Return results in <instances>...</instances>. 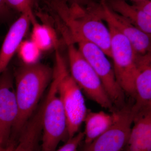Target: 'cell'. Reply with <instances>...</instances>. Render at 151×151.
<instances>
[{
	"label": "cell",
	"mask_w": 151,
	"mask_h": 151,
	"mask_svg": "<svg viewBox=\"0 0 151 151\" xmlns=\"http://www.w3.org/2000/svg\"><path fill=\"white\" fill-rule=\"evenodd\" d=\"M31 40L41 51L58 48L59 41L54 29L47 24L35 23L32 24Z\"/></svg>",
	"instance_id": "e0dca14e"
},
{
	"label": "cell",
	"mask_w": 151,
	"mask_h": 151,
	"mask_svg": "<svg viewBox=\"0 0 151 151\" xmlns=\"http://www.w3.org/2000/svg\"><path fill=\"white\" fill-rule=\"evenodd\" d=\"M9 8L21 14H26L30 18L31 24L37 22L33 11L34 0H5Z\"/></svg>",
	"instance_id": "d6986e66"
},
{
	"label": "cell",
	"mask_w": 151,
	"mask_h": 151,
	"mask_svg": "<svg viewBox=\"0 0 151 151\" xmlns=\"http://www.w3.org/2000/svg\"><path fill=\"white\" fill-rule=\"evenodd\" d=\"M134 84V102L132 105L133 116L151 109V53H136Z\"/></svg>",
	"instance_id": "8fae6325"
},
{
	"label": "cell",
	"mask_w": 151,
	"mask_h": 151,
	"mask_svg": "<svg viewBox=\"0 0 151 151\" xmlns=\"http://www.w3.org/2000/svg\"><path fill=\"white\" fill-rule=\"evenodd\" d=\"M17 52L24 64H33L38 62L41 50L31 40L23 41Z\"/></svg>",
	"instance_id": "ac0fdd59"
},
{
	"label": "cell",
	"mask_w": 151,
	"mask_h": 151,
	"mask_svg": "<svg viewBox=\"0 0 151 151\" xmlns=\"http://www.w3.org/2000/svg\"><path fill=\"white\" fill-rule=\"evenodd\" d=\"M67 47L70 73L82 92L90 100L111 112L116 111L101 80L71 40L62 24L57 26Z\"/></svg>",
	"instance_id": "277c9868"
},
{
	"label": "cell",
	"mask_w": 151,
	"mask_h": 151,
	"mask_svg": "<svg viewBox=\"0 0 151 151\" xmlns=\"http://www.w3.org/2000/svg\"><path fill=\"white\" fill-rule=\"evenodd\" d=\"M108 7L149 35H151V16L147 15L125 0H105Z\"/></svg>",
	"instance_id": "9a60e30c"
},
{
	"label": "cell",
	"mask_w": 151,
	"mask_h": 151,
	"mask_svg": "<svg viewBox=\"0 0 151 151\" xmlns=\"http://www.w3.org/2000/svg\"><path fill=\"white\" fill-rule=\"evenodd\" d=\"M125 151H151V109L134 116Z\"/></svg>",
	"instance_id": "4fadbf2b"
},
{
	"label": "cell",
	"mask_w": 151,
	"mask_h": 151,
	"mask_svg": "<svg viewBox=\"0 0 151 151\" xmlns=\"http://www.w3.org/2000/svg\"><path fill=\"white\" fill-rule=\"evenodd\" d=\"M10 10L5 0H0V20L5 19L8 17L10 14Z\"/></svg>",
	"instance_id": "7402d4cb"
},
{
	"label": "cell",
	"mask_w": 151,
	"mask_h": 151,
	"mask_svg": "<svg viewBox=\"0 0 151 151\" xmlns=\"http://www.w3.org/2000/svg\"><path fill=\"white\" fill-rule=\"evenodd\" d=\"M132 2L136 1H140V0H131Z\"/></svg>",
	"instance_id": "d4e9b609"
},
{
	"label": "cell",
	"mask_w": 151,
	"mask_h": 151,
	"mask_svg": "<svg viewBox=\"0 0 151 151\" xmlns=\"http://www.w3.org/2000/svg\"><path fill=\"white\" fill-rule=\"evenodd\" d=\"M46 3L70 35L94 44L111 58V33L101 16L100 3L87 6L68 5L60 0H46Z\"/></svg>",
	"instance_id": "6da1fadb"
},
{
	"label": "cell",
	"mask_w": 151,
	"mask_h": 151,
	"mask_svg": "<svg viewBox=\"0 0 151 151\" xmlns=\"http://www.w3.org/2000/svg\"><path fill=\"white\" fill-rule=\"evenodd\" d=\"M133 2L132 4L139 10L151 16V0H140Z\"/></svg>",
	"instance_id": "44dd1931"
},
{
	"label": "cell",
	"mask_w": 151,
	"mask_h": 151,
	"mask_svg": "<svg viewBox=\"0 0 151 151\" xmlns=\"http://www.w3.org/2000/svg\"><path fill=\"white\" fill-rule=\"evenodd\" d=\"M43 103L25 125L11 151H37L41 139Z\"/></svg>",
	"instance_id": "5bb4252c"
},
{
	"label": "cell",
	"mask_w": 151,
	"mask_h": 151,
	"mask_svg": "<svg viewBox=\"0 0 151 151\" xmlns=\"http://www.w3.org/2000/svg\"><path fill=\"white\" fill-rule=\"evenodd\" d=\"M0 151H9L6 149H4L3 148L0 147Z\"/></svg>",
	"instance_id": "cb8c5ba5"
},
{
	"label": "cell",
	"mask_w": 151,
	"mask_h": 151,
	"mask_svg": "<svg viewBox=\"0 0 151 151\" xmlns=\"http://www.w3.org/2000/svg\"><path fill=\"white\" fill-rule=\"evenodd\" d=\"M31 24L30 17L26 14H21L10 27L0 50V74L8 68Z\"/></svg>",
	"instance_id": "7c38bea8"
},
{
	"label": "cell",
	"mask_w": 151,
	"mask_h": 151,
	"mask_svg": "<svg viewBox=\"0 0 151 151\" xmlns=\"http://www.w3.org/2000/svg\"><path fill=\"white\" fill-rule=\"evenodd\" d=\"M68 33L97 73L114 108L116 110L123 108L127 105L126 95L117 81L113 65L108 56L94 44Z\"/></svg>",
	"instance_id": "5b68a950"
},
{
	"label": "cell",
	"mask_w": 151,
	"mask_h": 151,
	"mask_svg": "<svg viewBox=\"0 0 151 151\" xmlns=\"http://www.w3.org/2000/svg\"><path fill=\"white\" fill-rule=\"evenodd\" d=\"M63 2L66 3L68 5L77 4L82 6H87L92 4L94 2L92 0H60Z\"/></svg>",
	"instance_id": "603a6c76"
},
{
	"label": "cell",
	"mask_w": 151,
	"mask_h": 151,
	"mask_svg": "<svg viewBox=\"0 0 151 151\" xmlns=\"http://www.w3.org/2000/svg\"><path fill=\"white\" fill-rule=\"evenodd\" d=\"M125 151V150H124V151Z\"/></svg>",
	"instance_id": "484cf974"
},
{
	"label": "cell",
	"mask_w": 151,
	"mask_h": 151,
	"mask_svg": "<svg viewBox=\"0 0 151 151\" xmlns=\"http://www.w3.org/2000/svg\"><path fill=\"white\" fill-rule=\"evenodd\" d=\"M84 132H79L73 137L68 139L65 144L55 151H78L84 139Z\"/></svg>",
	"instance_id": "ffe728a7"
},
{
	"label": "cell",
	"mask_w": 151,
	"mask_h": 151,
	"mask_svg": "<svg viewBox=\"0 0 151 151\" xmlns=\"http://www.w3.org/2000/svg\"><path fill=\"white\" fill-rule=\"evenodd\" d=\"M101 16L104 21L111 24L129 41L137 54L151 52V35L135 27L124 17L111 9L105 0H101Z\"/></svg>",
	"instance_id": "30bf717a"
},
{
	"label": "cell",
	"mask_w": 151,
	"mask_h": 151,
	"mask_svg": "<svg viewBox=\"0 0 151 151\" xmlns=\"http://www.w3.org/2000/svg\"><path fill=\"white\" fill-rule=\"evenodd\" d=\"M132 104L115 111L116 118L111 127L81 151H123L127 145L133 125Z\"/></svg>",
	"instance_id": "ba28073f"
},
{
	"label": "cell",
	"mask_w": 151,
	"mask_h": 151,
	"mask_svg": "<svg viewBox=\"0 0 151 151\" xmlns=\"http://www.w3.org/2000/svg\"><path fill=\"white\" fill-rule=\"evenodd\" d=\"M43 102L40 151H55L61 141L65 138L68 139L67 124L53 76Z\"/></svg>",
	"instance_id": "8992f818"
},
{
	"label": "cell",
	"mask_w": 151,
	"mask_h": 151,
	"mask_svg": "<svg viewBox=\"0 0 151 151\" xmlns=\"http://www.w3.org/2000/svg\"><path fill=\"white\" fill-rule=\"evenodd\" d=\"M53 73L52 68L38 62L24 63L16 70L14 82L19 113L10 145H15L22 130L35 112L44 93L51 83Z\"/></svg>",
	"instance_id": "7a4b0ae2"
},
{
	"label": "cell",
	"mask_w": 151,
	"mask_h": 151,
	"mask_svg": "<svg viewBox=\"0 0 151 151\" xmlns=\"http://www.w3.org/2000/svg\"><path fill=\"white\" fill-rule=\"evenodd\" d=\"M116 118L115 111L111 114L103 111L94 112L88 110L84 119L85 130L83 142L84 145L91 143L109 129Z\"/></svg>",
	"instance_id": "2e32d148"
},
{
	"label": "cell",
	"mask_w": 151,
	"mask_h": 151,
	"mask_svg": "<svg viewBox=\"0 0 151 151\" xmlns=\"http://www.w3.org/2000/svg\"><path fill=\"white\" fill-rule=\"evenodd\" d=\"M55 57L53 76L56 80L57 90L66 116L68 139L79 132L88 110L83 92L70 75L65 60L58 50Z\"/></svg>",
	"instance_id": "3957f363"
},
{
	"label": "cell",
	"mask_w": 151,
	"mask_h": 151,
	"mask_svg": "<svg viewBox=\"0 0 151 151\" xmlns=\"http://www.w3.org/2000/svg\"><path fill=\"white\" fill-rule=\"evenodd\" d=\"M18 113L14 75L8 68L0 74V147L8 148Z\"/></svg>",
	"instance_id": "9c48e42d"
},
{
	"label": "cell",
	"mask_w": 151,
	"mask_h": 151,
	"mask_svg": "<svg viewBox=\"0 0 151 151\" xmlns=\"http://www.w3.org/2000/svg\"><path fill=\"white\" fill-rule=\"evenodd\" d=\"M111 58L117 81L126 95L134 99L136 53L127 38L111 24Z\"/></svg>",
	"instance_id": "52a82bcc"
}]
</instances>
